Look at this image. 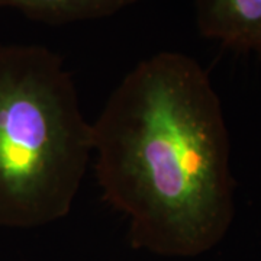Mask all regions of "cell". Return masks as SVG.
<instances>
[{
    "mask_svg": "<svg viewBox=\"0 0 261 261\" xmlns=\"http://www.w3.org/2000/svg\"><path fill=\"white\" fill-rule=\"evenodd\" d=\"M200 35L243 53H261V0H195Z\"/></svg>",
    "mask_w": 261,
    "mask_h": 261,
    "instance_id": "cell-3",
    "label": "cell"
},
{
    "mask_svg": "<svg viewBox=\"0 0 261 261\" xmlns=\"http://www.w3.org/2000/svg\"><path fill=\"white\" fill-rule=\"evenodd\" d=\"M103 199L128 218L134 248L197 257L235 216L222 103L193 57L160 51L115 87L92 123Z\"/></svg>",
    "mask_w": 261,
    "mask_h": 261,
    "instance_id": "cell-1",
    "label": "cell"
},
{
    "mask_svg": "<svg viewBox=\"0 0 261 261\" xmlns=\"http://www.w3.org/2000/svg\"><path fill=\"white\" fill-rule=\"evenodd\" d=\"M93 155L73 74L42 45H0V226L71 212Z\"/></svg>",
    "mask_w": 261,
    "mask_h": 261,
    "instance_id": "cell-2",
    "label": "cell"
},
{
    "mask_svg": "<svg viewBox=\"0 0 261 261\" xmlns=\"http://www.w3.org/2000/svg\"><path fill=\"white\" fill-rule=\"evenodd\" d=\"M140 2L144 0H0V8L47 25H67L109 18Z\"/></svg>",
    "mask_w": 261,
    "mask_h": 261,
    "instance_id": "cell-4",
    "label": "cell"
}]
</instances>
